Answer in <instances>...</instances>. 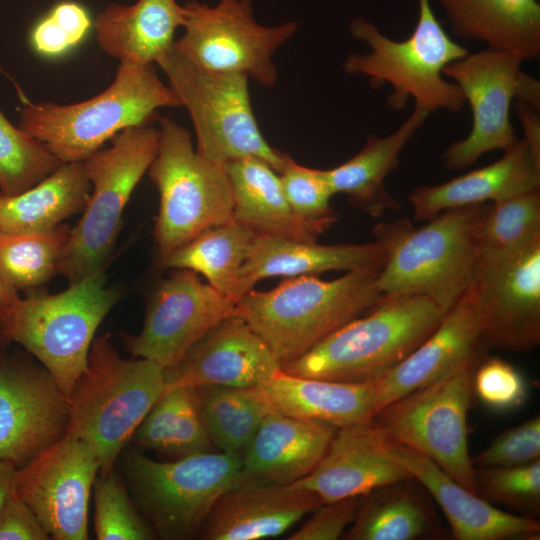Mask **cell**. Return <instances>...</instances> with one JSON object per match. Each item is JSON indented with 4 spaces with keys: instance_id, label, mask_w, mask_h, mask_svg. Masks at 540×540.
Instances as JSON below:
<instances>
[{
    "instance_id": "e0dca14e",
    "label": "cell",
    "mask_w": 540,
    "mask_h": 540,
    "mask_svg": "<svg viewBox=\"0 0 540 540\" xmlns=\"http://www.w3.org/2000/svg\"><path fill=\"white\" fill-rule=\"evenodd\" d=\"M465 292L487 347L529 352L539 345L540 241L508 259L478 262Z\"/></svg>"
},
{
    "instance_id": "d4e9b609",
    "label": "cell",
    "mask_w": 540,
    "mask_h": 540,
    "mask_svg": "<svg viewBox=\"0 0 540 540\" xmlns=\"http://www.w3.org/2000/svg\"><path fill=\"white\" fill-rule=\"evenodd\" d=\"M387 256L388 244L380 237L366 244L321 245L256 234L239 272V294L269 277L382 268Z\"/></svg>"
},
{
    "instance_id": "7a4b0ae2",
    "label": "cell",
    "mask_w": 540,
    "mask_h": 540,
    "mask_svg": "<svg viewBox=\"0 0 540 540\" xmlns=\"http://www.w3.org/2000/svg\"><path fill=\"white\" fill-rule=\"evenodd\" d=\"M381 269L347 271L331 281L314 275L287 277L269 291L249 290L237 302V316L282 365L380 303L384 298L377 284Z\"/></svg>"
},
{
    "instance_id": "d6986e66",
    "label": "cell",
    "mask_w": 540,
    "mask_h": 540,
    "mask_svg": "<svg viewBox=\"0 0 540 540\" xmlns=\"http://www.w3.org/2000/svg\"><path fill=\"white\" fill-rule=\"evenodd\" d=\"M279 372L281 364L266 342L235 315L218 323L175 365L164 369L163 392L184 386L251 388Z\"/></svg>"
},
{
    "instance_id": "681fc988",
    "label": "cell",
    "mask_w": 540,
    "mask_h": 540,
    "mask_svg": "<svg viewBox=\"0 0 540 540\" xmlns=\"http://www.w3.org/2000/svg\"><path fill=\"white\" fill-rule=\"evenodd\" d=\"M19 299L18 291L9 284L0 270V325L9 317Z\"/></svg>"
},
{
    "instance_id": "83f0119b",
    "label": "cell",
    "mask_w": 540,
    "mask_h": 540,
    "mask_svg": "<svg viewBox=\"0 0 540 540\" xmlns=\"http://www.w3.org/2000/svg\"><path fill=\"white\" fill-rule=\"evenodd\" d=\"M537 188L540 160L518 139L499 160L438 185L418 186L408 200L415 220L427 221L447 209L496 202Z\"/></svg>"
},
{
    "instance_id": "836d02e7",
    "label": "cell",
    "mask_w": 540,
    "mask_h": 540,
    "mask_svg": "<svg viewBox=\"0 0 540 540\" xmlns=\"http://www.w3.org/2000/svg\"><path fill=\"white\" fill-rule=\"evenodd\" d=\"M256 236L250 228L230 221L210 227L174 250L162 262L165 269H187L236 303L240 300L239 272Z\"/></svg>"
},
{
    "instance_id": "bcb514c9",
    "label": "cell",
    "mask_w": 540,
    "mask_h": 540,
    "mask_svg": "<svg viewBox=\"0 0 540 540\" xmlns=\"http://www.w3.org/2000/svg\"><path fill=\"white\" fill-rule=\"evenodd\" d=\"M365 496L323 503L288 540H336L357 517Z\"/></svg>"
},
{
    "instance_id": "603a6c76",
    "label": "cell",
    "mask_w": 540,
    "mask_h": 540,
    "mask_svg": "<svg viewBox=\"0 0 540 540\" xmlns=\"http://www.w3.org/2000/svg\"><path fill=\"white\" fill-rule=\"evenodd\" d=\"M483 347L487 346L482 340L475 307L464 292L419 346L396 366L371 381L376 392L377 412L398 398L447 375Z\"/></svg>"
},
{
    "instance_id": "30bf717a",
    "label": "cell",
    "mask_w": 540,
    "mask_h": 540,
    "mask_svg": "<svg viewBox=\"0 0 540 540\" xmlns=\"http://www.w3.org/2000/svg\"><path fill=\"white\" fill-rule=\"evenodd\" d=\"M159 129L152 124L128 127L84 161L92 186L82 216L70 230L57 273L70 284L102 268L117 238L123 211L156 156Z\"/></svg>"
},
{
    "instance_id": "f6af8a7d",
    "label": "cell",
    "mask_w": 540,
    "mask_h": 540,
    "mask_svg": "<svg viewBox=\"0 0 540 540\" xmlns=\"http://www.w3.org/2000/svg\"><path fill=\"white\" fill-rule=\"evenodd\" d=\"M540 459V417L505 430L474 457L475 468L514 466Z\"/></svg>"
},
{
    "instance_id": "4dcf8cb0",
    "label": "cell",
    "mask_w": 540,
    "mask_h": 540,
    "mask_svg": "<svg viewBox=\"0 0 540 540\" xmlns=\"http://www.w3.org/2000/svg\"><path fill=\"white\" fill-rule=\"evenodd\" d=\"M430 113L415 106L409 118L393 133L367 137L364 147L346 162L324 170L333 194L343 193L373 217L398 211L399 203L385 187L387 175L399 165L400 153Z\"/></svg>"
},
{
    "instance_id": "7402d4cb",
    "label": "cell",
    "mask_w": 540,
    "mask_h": 540,
    "mask_svg": "<svg viewBox=\"0 0 540 540\" xmlns=\"http://www.w3.org/2000/svg\"><path fill=\"white\" fill-rule=\"evenodd\" d=\"M323 504L314 492L294 483L245 481L223 494L206 519L207 540L275 537Z\"/></svg>"
},
{
    "instance_id": "2e32d148",
    "label": "cell",
    "mask_w": 540,
    "mask_h": 540,
    "mask_svg": "<svg viewBox=\"0 0 540 540\" xmlns=\"http://www.w3.org/2000/svg\"><path fill=\"white\" fill-rule=\"evenodd\" d=\"M98 458L85 441L65 436L16 471L15 492L55 540H87Z\"/></svg>"
},
{
    "instance_id": "8992f818",
    "label": "cell",
    "mask_w": 540,
    "mask_h": 540,
    "mask_svg": "<svg viewBox=\"0 0 540 540\" xmlns=\"http://www.w3.org/2000/svg\"><path fill=\"white\" fill-rule=\"evenodd\" d=\"M122 358L109 335L93 340L87 368L69 397L67 436L94 450L100 471L116 460L164 387V368L155 362Z\"/></svg>"
},
{
    "instance_id": "52a82bcc",
    "label": "cell",
    "mask_w": 540,
    "mask_h": 540,
    "mask_svg": "<svg viewBox=\"0 0 540 540\" xmlns=\"http://www.w3.org/2000/svg\"><path fill=\"white\" fill-rule=\"evenodd\" d=\"M118 298L100 268L59 293L20 297L0 325V340L20 344L69 399L87 368L95 333Z\"/></svg>"
},
{
    "instance_id": "5bb4252c",
    "label": "cell",
    "mask_w": 540,
    "mask_h": 540,
    "mask_svg": "<svg viewBox=\"0 0 540 540\" xmlns=\"http://www.w3.org/2000/svg\"><path fill=\"white\" fill-rule=\"evenodd\" d=\"M523 61L516 54L487 48L468 53L443 69L472 112L468 136L452 143L443 154L446 168L463 170L483 154L505 151L517 142L509 118L512 100L540 108V82L521 69Z\"/></svg>"
},
{
    "instance_id": "ba28073f",
    "label": "cell",
    "mask_w": 540,
    "mask_h": 540,
    "mask_svg": "<svg viewBox=\"0 0 540 540\" xmlns=\"http://www.w3.org/2000/svg\"><path fill=\"white\" fill-rule=\"evenodd\" d=\"M122 468L139 511L155 535L166 540L196 536L220 497L244 481L241 457L224 452L159 462L130 451Z\"/></svg>"
},
{
    "instance_id": "1f68e13d",
    "label": "cell",
    "mask_w": 540,
    "mask_h": 540,
    "mask_svg": "<svg viewBox=\"0 0 540 540\" xmlns=\"http://www.w3.org/2000/svg\"><path fill=\"white\" fill-rule=\"evenodd\" d=\"M90 187L83 161L69 162L20 194L0 195V233L45 232L58 227L84 210Z\"/></svg>"
},
{
    "instance_id": "484cf974",
    "label": "cell",
    "mask_w": 540,
    "mask_h": 540,
    "mask_svg": "<svg viewBox=\"0 0 540 540\" xmlns=\"http://www.w3.org/2000/svg\"><path fill=\"white\" fill-rule=\"evenodd\" d=\"M269 411L342 428L371 422L377 412L373 382H341L279 372L247 388Z\"/></svg>"
},
{
    "instance_id": "7bdbcfd3",
    "label": "cell",
    "mask_w": 540,
    "mask_h": 540,
    "mask_svg": "<svg viewBox=\"0 0 540 540\" xmlns=\"http://www.w3.org/2000/svg\"><path fill=\"white\" fill-rule=\"evenodd\" d=\"M278 174L286 198L299 216L312 220L335 217L330 207L334 194L324 170L300 165L287 154Z\"/></svg>"
},
{
    "instance_id": "7c38bea8",
    "label": "cell",
    "mask_w": 540,
    "mask_h": 540,
    "mask_svg": "<svg viewBox=\"0 0 540 540\" xmlns=\"http://www.w3.org/2000/svg\"><path fill=\"white\" fill-rule=\"evenodd\" d=\"M484 348L442 378L387 404L372 420L388 438L425 455L475 494L467 417Z\"/></svg>"
},
{
    "instance_id": "9c48e42d",
    "label": "cell",
    "mask_w": 540,
    "mask_h": 540,
    "mask_svg": "<svg viewBox=\"0 0 540 540\" xmlns=\"http://www.w3.org/2000/svg\"><path fill=\"white\" fill-rule=\"evenodd\" d=\"M157 121L158 150L147 172L159 192L154 240L162 262L204 230L233 221V194L224 166L199 154L183 126Z\"/></svg>"
},
{
    "instance_id": "6da1fadb",
    "label": "cell",
    "mask_w": 540,
    "mask_h": 540,
    "mask_svg": "<svg viewBox=\"0 0 540 540\" xmlns=\"http://www.w3.org/2000/svg\"><path fill=\"white\" fill-rule=\"evenodd\" d=\"M490 204L444 210L414 228L406 219L375 227L388 244L377 284L384 296L419 294L449 311L473 278Z\"/></svg>"
},
{
    "instance_id": "d6a6232c",
    "label": "cell",
    "mask_w": 540,
    "mask_h": 540,
    "mask_svg": "<svg viewBox=\"0 0 540 540\" xmlns=\"http://www.w3.org/2000/svg\"><path fill=\"white\" fill-rule=\"evenodd\" d=\"M413 479V478H412ZM379 488L365 496L349 540H416L439 532V521L431 506L411 487L410 481Z\"/></svg>"
},
{
    "instance_id": "f546056e",
    "label": "cell",
    "mask_w": 540,
    "mask_h": 540,
    "mask_svg": "<svg viewBox=\"0 0 540 540\" xmlns=\"http://www.w3.org/2000/svg\"><path fill=\"white\" fill-rule=\"evenodd\" d=\"M453 33L510 52L524 61L540 56V5L537 0H436Z\"/></svg>"
},
{
    "instance_id": "ac0fdd59",
    "label": "cell",
    "mask_w": 540,
    "mask_h": 540,
    "mask_svg": "<svg viewBox=\"0 0 540 540\" xmlns=\"http://www.w3.org/2000/svg\"><path fill=\"white\" fill-rule=\"evenodd\" d=\"M68 397L40 364L0 363V461L20 468L67 435Z\"/></svg>"
},
{
    "instance_id": "4316f807",
    "label": "cell",
    "mask_w": 540,
    "mask_h": 540,
    "mask_svg": "<svg viewBox=\"0 0 540 540\" xmlns=\"http://www.w3.org/2000/svg\"><path fill=\"white\" fill-rule=\"evenodd\" d=\"M233 194V220L257 235L314 242L335 221L299 216L289 204L280 176L268 163L244 157L224 165Z\"/></svg>"
},
{
    "instance_id": "74e56055",
    "label": "cell",
    "mask_w": 540,
    "mask_h": 540,
    "mask_svg": "<svg viewBox=\"0 0 540 540\" xmlns=\"http://www.w3.org/2000/svg\"><path fill=\"white\" fill-rule=\"evenodd\" d=\"M67 225L33 233H0V270L15 290L36 288L55 273L68 242Z\"/></svg>"
},
{
    "instance_id": "f35d334b",
    "label": "cell",
    "mask_w": 540,
    "mask_h": 540,
    "mask_svg": "<svg viewBox=\"0 0 540 540\" xmlns=\"http://www.w3.org/2000/svg\"><path fill=\"white\" fill-rule=\"evenodd\" d=\"M62 164L43 143L14 126L0 109V195L22 193Z\"/></svg>"
},
{
    "instance_id": "44dd1931",
    "label": "cell",
    "mask_w": 540,
    "mask_h": 540,
    "mask_svg": "<svg viewBox=\"0 0 540 540\" xmlns=\"http://www.w3.org/2000/svg\"><path fill=\"white\" fill-rule=\"evenodd\" d=\"M410 479L409 472L389 455L382 432L371 421L337 428L318 465L293 483L328 503L366 496L379 488Z\"/></svg>"
},
{
    "instance_id": "816d5d0a",
    "label": "cell",
    "mask_w": 540,
    "mask_h": 540,
    "mask_svg": "<svg viewBox=\"0 0 540 540\" xmlns=\"http://www.w3.org/2000/svg\"><path fill=\"white\" fill-rule=\"evenodd\" d=\"M2 359H3V356H2L1 353H0V363H1Z\"/></svg>"
},
{
    "instance_id": "5b68a950",
    "label": "cell",
    "mask_w": 540,
    "mask_h": 540,
    "mask_svg": "<svg viewBox=\"0 0 540 540\" xmlns=\"http://www.w3.org/2000/svg\"><path fill=\"white\" fill-rule=\"evenodd\" d=\"M417 2V24L403 41L390 39L363 17L353 19L349 26L352 37L366 43L371 52L351 53L343 62V70L366 77L374 89L389 84L393 92L387 104L392 110L404 109L412 98L415 106L430 114L440 109L456 113L466 101L458 85L443 78V69L465 57L468 49L448 36L430 0Z\"/></svg>"
},
{
    "instance_id": "60d3db41",
    "label": "cell",
    "mask_w": 540,
    "mask_h": 540,
    "mask_svg": "<svg viewBox=\"0 0 540 540\" xmlns=\"http://www.w3.org/2000/svg\"><path fill=\"white\" fill-rule=\"evenodd\" d=\"M477 494L511 513L536 518L540 512V459L514 466L475 468Z\"/></svg>"
},
{
    "instance_id": "ee69618b",
    "label": "cell",
    "mask_w": 540,
    "mask_h": 540,
    "mask_svg": "<svg viewBox=\"0 0 540 540\" xmlns=\"http://www.w3.org/2000/svg\"><path fill=\"white\" fill-rule=\"evenodd\" d=\"M474 393L487 407L505 412L523 405L527 397V385L512 364L491 357L482 359L475 371Z\"/></svg>"
},
{
    "instance_id": "f1b7e54d",
    "label": "cell",
    "mask_w": 540,
    "mask_h": 540,
    "mask_svg": "<svg viewBox=\"0 0 540 540\" xmlns=\"http://www.w3.org/2000/svg\"><path fill=\"white\" fill-rule=\"evenodd\" d=\"M183 25V6L176 0H138L132 5L110 4L93 26L101 49L120 62L152 65L174 44Z\"/></svg>"
},
{
    "instance_id": "ab89813d",
    "label": "cell",
    "mask_w": 540,
    "mask_h": 540,
    "mask_svg": "<svg viewBox=\"0 0 540 540\" xmlns=\"http://www.w3.org/2000/svg\"><path fill=\"white\" fill-rule=\"evenodd\" d=\"M94 533L98 540H151L155 533L135 504L121 475L97 474L92 488Z\"/></svg>"
},
{
    "instance_id": "8fae6325",
    "label": "cell",
    "mask_w": 540,
    "mask_h": 540,
    "mask_svg": "<svg viewBox=\"0 0 540 540\" xmlns=\"http://www.w3.org/2000/svg\"><path fill=\"white\" fill-rule=\"evenodd\" d=\"M157 64L191 117L199 154L221 166L256 157L279 172L287 154L262 135L246 76L200 68L173 46Z\"/></svg>"
},
{
    "instance_id": "7dc6e473",
    "label": "cell",
    "mask_w": 540,
    "mask_h": 540,
    "mask_svg": "<svg viewBox=\"0 0 540 540\" xmlns=\"http://www.w3.org/2000/svg\"><path fill=\"white\" fill-rule=\"evenodd\" d=\"M51 539L29 506L14 492L0 508V540Z\"/></svg>"
},
{
    "instance_id": "e575fe53",
    "label": "cell",
    "mask_w": 540,
    "mask_h": 540,
    "mask_svg": "<svg viewBox=\"0 0 540 540\" xmlns=\"http://www.w3.org/2000/svg\"><path fill=\"white\" fill-rule=\"evenodd\" d=\"M131 442L177 458L213 451L201 416L197 389L184 386L163 392Z\"/></svg>"
},
{
    "instance_id": "ffe728a7",
    "label": "cell",
    "mask_w": 540,
    "mask_h": 540,
    "mask_svg": "<svg viewBox=\"0 0 540 540\" xmlns=\"http://www.w3.org/2000/svg\"><path fill=\"white\" fill-rule=\"evenodd\" d=\"M383 434V433H382ZM384 446L432 495L446 516L457 540L538 539L539 521L505 512L473 493L420 452L383 434Z\"/></svg>"
},
{
    "instance_id": "d590c367",
    "label": "cell",
    "mask_w": 540,
    "mask_h": 540,
    "mask_svg": "<svg viewBox=\"0 0 540 540\" xmlns=\"http://www.w3.org/2000/svg\"><path fill=\"white\" fill-rule=\"evenodd\" d=\"M201 416L213 446L241 457L268 408L247 388L198 387Z\"/></svg>"
},
{
    "instance_id": "4fadbf2b",
    "label": "cell",
    "mask_w": 540,
    "mask_h": 540,
    "mask_svg": "<svg viewBox=\"0 0 540 540\" xmlns=\"http://www.w3.org/2000/svg\"><path fill=\"white\" fill-rule=\"evenodd\" d=\"M298 24H259L252 0H219L213 7L191 0L183 5L185 32L173 48L200 68L241 74L272 87L278 77L273 56L294 36Z\"/></svg>"
},
{
    "instance_id": "277c9868",
    "label": "cell",
    "mask_w": 540,
    "mask_h": 540,
    "mask_svg": "<svg viewBox=\"0 0 540 540\" xmlns=\"http://www.w3.org/2000/svg\"><path fill=\"white\" fill-rule=\"evenodd\" d=\"M447 312L425 295L384 296L365 317L346 323L281 370L299 377L371 382L405 359Z\"/></svg>"
},
{
    "instance_id": "8d00e7d4",
    "label": "cell",
    "mask_w": 540,
    "mask_h": 540,
    "mask_svg": "<svg viewBox=\"0 0 540 540\" xmlns=\"http://www.w3.org/2000/svg\"><path fill=\"white\" fill-rule=\"evenodd\" d=\"M540 241V188L492 202L478 262L513 257Z\"/></svg>"
},
{
    "instance_id": "c3c4849f",
    "label": "cell",
    "mask_w": 540,
    "mask_h": 540,
    "mask_svg": "<svg viewBox=\"0 0 540 540\" xmlns=\"http://www.w3.org/2000/svg\"><path fill=\"white\" fill-rule=\"evenodd\" d=\"M538 111L523 102L517 101L516 103L517 117L525 134L524 140L534 156L540 160V120Z\"/></svg>"
},
{
    "instance_id": "9a60e30c",
    "label": "cell",
    "mask_w": 540,
    "mask_h": 540,
    "mask_svg": "<svg viewBox=\"0 0 540 540\" xmlns=\"http://www.w3.org/2000/svg\"><path fill=\"white\" fill-rule=\"evenodd\" d=\"M174 270L150 297L140 333L121 336L133 357L151 360L164 369L175 365L218 323L237 315V303L203 283L197 273Z\"/></svg>"
},
{
    "instance_id": "3957f363",
    "label": "cell",
    "mask_w": 540,
    "mask_h": 540,
    "mask_svg": "<svg viewBox=\"0 0 540 540\" xmlns=\"http://www.w3.org/2000/svg\"><path fill=\"white\" fill-rule=\"evenodd\" d=\"M181 107L152 65L120 62L108 88L82 102H26L18 127L43 143L61 162H81L120 131L158 120V110Z\"/></svg>"
},
{
    "instance_id": "f907efd6",
    "label": "cell",
    "mask_w": 540,
    "mask_h": 540,
    "mask_svg": "<svg viewBox=\"0 0 540 540\" xmlns=\"http://www.w3.org/2000/svg\"><path fill=\"white\" fill-rule=\"evenodd\" d=\"M17 468L0 461V508L15 492V479Z\"/></svg>"
},
{
    "instance_id": "b9f144b4",
    "label": "cell",
    "mask_w": 540,
    "mask_h": 540,
    "mask_svg": "<svg viewBox=\"0 0 540 540\" xmlns=\"http://www.w3.org/2000/svg\"><path fill=\"white\" fill-rule=\"evenodd\" d=\"M93 21L88 10L74 1L56 4L30 32L33 50L47 58L62 56L78 46L87 36Z\"/></svg>"
},
{
    "instance_id": "cb8c5ba5",
    "label": "cell",
    "mask_w": 540,
    "mask_h": 540,
    "mask_svg": "<svg viewBox=\"0 0 540 540\" xmlns=\"http://www.w3.org/2000/svg\"><path fill=\"white\" fill-rule=\"evenodd\" d=\"M337 428L269 411L241 456L244 481L290 484L311 473Z\"/></svg>"
}]
</instances>
